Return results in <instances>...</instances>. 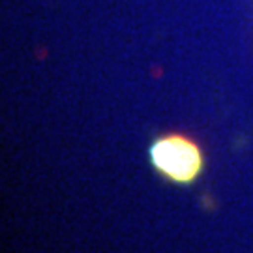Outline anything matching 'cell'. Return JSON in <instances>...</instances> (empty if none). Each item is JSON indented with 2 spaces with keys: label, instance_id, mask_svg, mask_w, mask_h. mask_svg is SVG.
I'll return each mask as SVG.
<instances>
[{
  "label": "cell",
  "instance_id": "6da1fadb",
  "mask_svg": "<svg viewBox=\"0 0 253 253\" xmlns=\"http://www.w3.org/2000/svg\"><path fill=\"white\" fill-rule=\"evenodd\" d=\"M150 160L156 171L176 184H191L203 171L201 146L186 135L171 133L158 139L150 148Z\"/></svg>",
  "mask_w": 253,
  "mask_h": 253
}]
</instances>
